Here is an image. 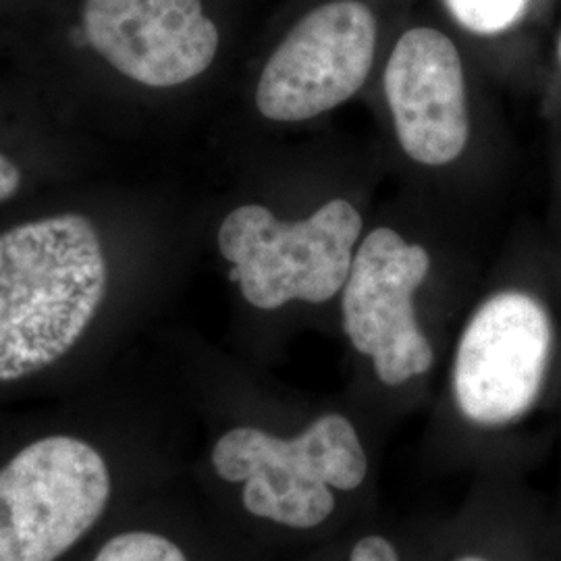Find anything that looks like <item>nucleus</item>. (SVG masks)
Listing matches in <instances>:
<instances>
[{"mask_svg":"<svg viewBox=\"0 0 561 561\" xmlns=\"http://www.w3.org/2000/svg\"><path fill=\"white\" fill-rule=\"evenodd\" d=\"M106 280L101 236L81 215L0 233V382L67 356L99 314Z\"/></svg>","mask_w":561,"mask_h":561,"instance_id":"nucleus-1","label":"nucleus"},{"mask_svg":"<svg viewBox=\"0 0 561 561\" xmlns=\"http://www.w3.org/2000/svg\"><path fill=\"white\" fill-rule=\"evenodd\" d=\"M83 34L125 78L173 88L217 57L219 30L201 0H83Z\"/></svg>","mask_w":561,"mask_h":561,"instance_id":"nucleus-8","label":"nucleus"},{"mask_svg":"<svg viewBox=\"0 0 561 561\" xmlns=\"http://www.w3.org/2000/svg\"><path fill=\"white\" fill-rule=\"evenodd\" d=\"M551 345L541 301L520 291L484 301L461 335L454 366L461 414L482 426L518 421L541 393Z\"/></svg>","mask_w":561,"mask_h":561,"instance_id":"nucleus-7","label":"nucleus"},{"mask_svg":"<svg viewBox=\"0 0 561 561\" xmlns=\"http://www.w3.org/2000/svg\"><path fill=\"white\" fill-rule=\"evenodd\" d=\"M560 53H561V46H560Z\"/></svg>","mask_w":561,"mask_h":561,"instance_id":"nucleus-15","label":"nucleus"},{"mask_svg":"<svg viewBox=\"0 0 561 561\" xmlns=\"http://www.w3.org/2000/svg\"><path fill=\"white\" fill-rule=\"evenodd\" d=\"M377 20L364 2L333 0L310 11L266 60L256 106L266 119H312L350 101L368 78Z\"/></svg>","mask_w":561,"mask_h":561,"instance_id":"nucleus-5","label":"nucleus"},{"mask_svg":"<svg viewBox=\"0 0 561 561\" xmlns=\"http://www.w3.org/2000/svg\"><path fill=\"white\" fill-rule=\"evenodd\" d=\"M449 13L474 34H500L524 18L530 0H445Z\"/></svg>","mask_w":561,"mask_h":561,"instance_id":"nucleus-10","label":"nucleus"},{"mask_svg":"<svg viewBox=\"0 0 561 561\" xmlns=\"http://www.w3.org/2000/svg\"><path fill=\"white\" fill-rule=\"evenodd\" d=\"M456 561H489L484 560V558H479V556H463V558H458Z\"/></svg>","mask_w":561,"mask_h":561,"instance_id":"nucleus-14","label":"nucleus"},{"mask_svg":"<svg viewBox=\"0 0 561 561\" xmlns=\"http://www.w3.org/2000/svg\"><path fill=\"white\" fill-rule=\"evenodd\" d=\"M210 460L222 481L243 486L252 516L289 528L321 526L335 510L333 489H358L368 470L354 424L340 414L321 416L291 439L256 426L231 428Z\"/></svg>","mask_w":561,"mask_h":561,"instance_id":"nucleus-2","label":"nucleus"},{"mask_svg":"<svg viewBox=\"0 0 561 561\" xmlns=\"http://www.w3.org/2000/svg\"><path fill=\"white\" fill-rule=\"evenodd\" d=\"M354 204L331 201L300 222H280L261 204L229 213L219 229V250L233 264L241 296L261 310L289 301L322 304L343 289L360 238Z\"/></svg>","mask_w":561,"mask_h":561,"instance_id":"nucleus-3","label":"nucleus"},{"mask_svg":"<svg viewBox=\"0 0 561 561\" xmlns=\"http://www.w3.org/2000/svg\"><path fill=\"white\" fill-rule=\"evenodd\" d=\"M428 268L431 256L422 245L379 227L362 241L341 289L343 331L389 387L421 377L435 360L414 312V294Z\"/></svg>","mask_w":561,"mask_h":561,"instance_id":"nucleus-6","label":"nucleus"},{"mask_svg":"<svg viewBox=\"0 0 561 561\" xmlns=\"http://www.w3.org/2000/svg\"><path fill=\"white\" fill-rule=\"evenodd\" d=\"M350 561H400L398 551L382 537H364L354 545Z\"/></svg>","mask_w":561,"mask_h":561,"instance_id":"nucleus-12","label":"nucleus"},{"mask_svg":"<svg viewBox=\"0 0 561 561\" xmlns=\"http://www.w3.org/2000/svg\"><path fill=\"white\" fill-rule=\"evenodd\" d=\"M20 169L0 154V202L9 201L20 190Z\"/></svg>","mask_w":561,"mask_h":561,"instance_id":"nucleus-13","label":"nucleus"},{"mask_svg":"<svg viewBox=\"0 0 561 561\" xmlns=\"http://www.w3.org/2000/svg\"><path fill=\"white\" fill-rule=\"evenodd\" d=\"M92 561H190L178 542L150 530H127L104 542Z\"/></svg>","mask_w":561,"mask_h":561,"instance_id":"nucleus-11","label":"nucleus"},{"mask_svg":"<svg viewBox=\"0 0 561 561\" xmlns=\"http://www.w3.org/2000/svg\"><path fill=\"white\" fill-rule=\"evenodd\" d=\"M385 92L410 159L442 167L460 157L470 121L463 67L451 38L433 27L405 32L387 62Z\"/></svg>","mask_w":561,"mask_h":561,"instance_id":"nucleus-9","label":"nucleus"},{"mask_svg":"<svg viewBox=\"0 0 561 561\" xmlns=\"http://www.w3.org/2000/svg\"><path fill=\"white\" fill-rule=\"evenodd\" d=\"M108 463L92 443L50 435L0 468V561H57L111 502Z\"/></svg>","mask_w":561,"mask_h":561,"instance_id":"nucleus-4","label":"nucleus"}]
</instances>
